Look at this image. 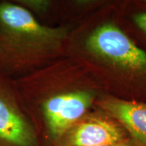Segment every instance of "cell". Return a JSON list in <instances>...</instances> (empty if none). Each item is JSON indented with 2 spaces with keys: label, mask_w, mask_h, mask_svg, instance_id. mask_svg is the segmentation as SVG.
<instances>
[{
  "label": "cell",
  "mask_w": 146,
  "mask_h": 146,
  "mask_svg": "<svg viewBox=\"0 0 146 146\" xmlns=\"http://www.w3.org/2000/svg\"><path fill=\"white\" fill-rule=\"evenodd\" d=\"M66 54L89 68L107 95L146 103V50L123 29L119 3H105L73 27Z\"/></svg>",
  "instance_id": "1"
},
{
  "label": "cell",
  "mask_w": 146,
  "mask_h": 146,
  "mask_svg": "<svg viewBox=\"0 0 146 146\" xmlns=\"http://www.w3.org/2000/svg\"><path fill=\"white\" fill-rule=\"evenodd\" d=\"M15 82L43 146H56L106 94L89 68L67 54Z\"/></svg>",
  "instance_id": "2"
},
{
  "label": "cell",
  "mask_w": 146,
  "mask_h": 146,
  "mask_svg": "<svg viewBox=\"0 0 146 146\" xmlns=\"http://www.w3.org/2000/svg\"><path fill=\"white\" fill-rule=\"evenodd\" d=\"M72 28L45 25L15 1H0V76L17 80L65 56Z\"/></svg>",
  "instance_id": "3"
},
{
  "label": "cell",
  "mask_w": 146,
  "mask_h": 146,
  "mask_svg": "<svg viewBox=\"0 0 146 146\" xmlns=\"http://www.w3.org/2000/svg\"><path fill=\"white\" fill-rule=\"evenodd\" d=\"M0 146H43L15 80L0 76Z\"/></svg>",
  "instance_id": "4"
},
{
  "label": "cell",
  "mask_w": 146,
  "mask_h": 146,
  "mask_svg": "<svg viewBox=\"0 0 146 146\" xmlns=\"http://www.w3.org/2000/svg\"><path fill=\"white\" fill-rule=\"evenodd\" d=\"M130 140L126 130L113 117L95 107L68 129L56 146H102Z\"/></svg>",
  "instance_id": "5"
},
{
  "label": "cell",
  "mask_w": 146,
  "mask_h": 146,
  "mask_svg": "<svg viewBox=\"0 0 146 146\" xmlns=\"http://www.w3.org/2000/svg\"><path fill=\"white\" fill-rule=\"evenodd\" d=\"M97 107L104 110L124 128L134 146H146V103L119 99L105 94Z\"/></svg>",
  "instance_id": "6"
},
{
  "label": "cell",
  "mask_w": 146,
  "mask_h": 146,
  "mask_svg": "<svg viewBox=\"0 0 146 146\" xmlns=\"http://www.w3.org/2000/svg\"><path fill=\"white\" fill-rule=\"evenodd\" d=\"M133 7L130 2L125 3H119L121 17L127 20L141 35L146 38V1L133 2Z\"/></svg>",
  "instance_id": "7"
},
{
  "label": "cell",
  "mask_w": 146,
  "mask_h": 146,
  "mask_svg": "<svg viewBox=\"0 0 146 146\" xmlns=\"http://www.w3.org/2000/svg\"><path fill=\"white\" fill-rule=\"evenodd\" d=\"M15 2L29 11L33 15L35 13L46 14L51 9L53 5V2L50 0H16Z\"/></svg>",
  "instance_id": "8"
},
{
  "label": "cell",
  "mask_w": 146,
  "mask_h": 146,
  "mask_svg": "<svg viewBox=\"0 0 146 146\" xmlns=\"http://www.w3.org/2000/svg\"><path fill=\"white\" fill-rule=\"evenodd\" d=\"M102 146H134L133 144L131 143L130 140L127 141H123L121 143H118V144H114V145H102Z\"/></svg>",
  "instance_id": "9"
}]
</instances>
